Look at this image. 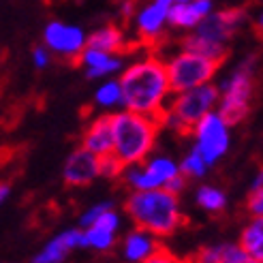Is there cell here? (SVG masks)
<instances>
[{
	"label": "cell",
	"instance_id": "cell-1",
	"mask_svg": "<svg viewBox=\"0 0 263 263\" xmlns=\"http://www.w3.org/2000/svg\"><path fill=\"white\" fill-rule=\"evenodd\" d=\"M118 82L122 88V109L143 116L161 118L174 95L165 60L159 56H143L128 64Z\"/></svg>",
	"mask_w": 263,
	"mask_h": 263
},
{
	"label": "cell",
	"instance_id": "cell-2",
	"mask_svg": "<svg viewBox=\"0 0 263 263\" xmlns=\"http://www.w3.org/2000/svg\"><path fill=\"white\" fill-rule=\"evenodd\" d=\"M124 210L135 227L159 235L161 240L174 235L184 222L178 195L167 189L130 191Z\"/></svg>",
	"mask_w": 263,
	"mask_h": 263
},
{
	"label": "cell",
	"instance_id": "cell-3",
	"mask_svg": "<svg viewBox=\"0 0 263 263\" xmlns=\"http://www.w3.org/2000/svg\"><path fill=\"white\" fill-rule=\"evenodd\" d=\"M114 126V150L111 154L122 167L143 163L150 156L156 137H159L161 120L154 116H143L128 109L111 114Z\"/></svg>",
	"mask_w": 263,
	"mask_h": 263
},
{
	"label": "cell",
	"instance_id": "cell-4",
	"mask_svg": "<svg viewBox=\"0 0 263 263\" xmlns=\"http://www.w3.org/2000/svg\"><path fill=\"white\" fill-rule=\"evenodd\" d=\"M218 99L220 92L214 84H203L193 90L176 92L169 99L159 120L161 124H165L167 128L176 130L180 135H191L195 124L210 111H214V107H218Z\"/></svg>",
	"mask_w": 263,
	"mask_h": 263
},
{
	"label": "cell",
	"instance_id": "cell-5",
	"mask_svg": "<svg viewBox=\"0 0 263 263\" xmlns=\"http://www.w3.org/2000/svg\"><path fill=\"white\" fill-rule=\"evenodd\" d=\"M253 75H255V58L242 60L233 73L218 86L220 99H218V114L225 118L229 126L240 124L248 116L251 109V97H253Z\"/></svg>",
	"mask_w": 263,
	"mask_h": 263
},
{
	"label": "cell",
	"instance_id": "cell-6",
	"mask_svg": "<svg viewBox=\"0 0 263 263\" xmlns=\"http://www.w3.org/2000/svg\"><path fill=\"white\" fill-rule=\"evenodd\" d=\"M218 60L205 58L197 51L191 49H180L176 56H172L165 67H167V75H169V86L172 92H184V90H193L197 86L210 84L212 77L216 75V71L220 69Z\"/></svg>",
	"mask_w": 263,
	"mask_h": 263
},
{
	"label": "cell",
	"instance_id": "cell-7",
	"mask_svg": "<svg viewBox=\"0 0 263 263\" xmlns=\"http://www.w3.org/2000/svg\"><path fill=\"white\" fill-rule=\"evenodd\" d=\"M180 174V165L169 156H148L143 163L122 167L120 178L128 184L130 191L165 189V184Z\"/></svg>",
	"mask_w": 263,
	"mask_h": 263
},
{
	"label": "cell",
	"instance_id": "cell-8",
	"mask_svg": "<svg viewBox=\"0 0 263 263\" xmlns=\"http://www.w3.org/2000/svg\"><path fill=\"white\" fill-rule=\"evenodd\" d=\"M195 150L203 156L208 167L216 165L229 150V124L216 109L203 116L193 128Z\"/></svg>",
	"mask_w": 263,
	"mask_h": 263
},
{
	"label": "cell",
	"instance_id": "cell-9",
	"mask_svg": "<svg viewBox=\"0 0 263 263\" xmlns=\"http://www.w3.org/2000/svg\"><path fill=\"white\" fill-rule=\"evenodd\" d=\"M43 43L51 54H58L62 58H80L88 45V34L80 26L49 22L43 28Z\"/></svg>",
	"mask_w": 263,
	"mask_h": 263
},
{
	"label": "cell",
	"instance_id": "cell-10",
	"mask_svg": "<svg viewBox=\"0 0 263 263\" xmlns=\"http://www.w3.org/2000/svg\"><path fill=\"white\" fill-rule=\"evenodd\" d=\"M244 22H246L244 9H225V11H216L205 15L193 28V32L208 39V41L227 45L233 39V34L244 26Z\"/></svg>",
	"mask_w": 263,
	"mask_h": 263
},
{
	"label": "cell",
	"instance_id": "cell-11",
	"mask_svg": "<svg viewBox=\"0 0 263 263\" xmlns=\"http://www.w3.org/2000/svg\"><path fill=\"white\" fill-rule=\"evenodd\" d=\"M101 176V156L92 154L86 148H77L69 154V159L64 161L62 178L64 184L69 186H88Z\"/></svg>",
	"mask_w": 263,
	"mask_h": 263
},
{
	"label": "cell",
	"instance_id": "cell-12",
	"mask_svg": "<svg viewBox=\"0 0 263 263\" xmlns=\"http://www.w3.org/2000/svg\"><path fill=\"white\" fill-rule=\"evenodd\" d=\"M172 5H174V0H152L148 7H143L135 15L137 32L143 41H156L163 34Z\"/></svg>",
	"mask_w": 263,
	"mask_h": 263
},
{
	"label": "cell",
	"instance_id": "cell-13",
	"mask_svg": "<svg viewBox=\"0 0 263 263\" xmlns=\"http://www.w3.org/2000/svg\"><path fill=\"white\" fill-rule=\"evenodd\" d=\"M82 148L90 150L97 156H107L114 150V126H111V114H101L92 120L84 135H82Z\"/></svg>",
	"mask_w": 263,
	"mask_h": 263
},
{
	"label": "cell",
	"instance_id": "cell-14",
	"mask_svg": "<svg viewBox=\"0 0 263 263\" xmlns=\"http://www.w3.org/2000/svg\"><path fill=\"white\" fill-rule=\"evenodd\" d=\"M161 248H163V242L159 235H154L146 229H139V227L128 231L122 240V255L128 263H143L154 253H159Z\"/></svg>",
	"mask_w": 263,
	"mask_h": 263
},
{
	"label": "cell",
	"instance_id": "cell-15",
	"mask_svg": "<svg viewBox=\"0 0 263 263\" xmlns=\"http://www.w3.org/2000/svg\"><path fill=\"white\" fill-rule=\"evenodd\" d=\"M77 60L84 67L88 80H107V77L122 69V58L118 54H107V51H101L88 45Z\"/></svg>",
	"mask_w": 263,
	"mask_h": 263
},
{
	"label": "cell",
	"instance_id": "cell-16",
	"mask_svg": "<svg viewBox=\"0 0 263 263\" xmlns=\"http://www.w3.org/2000/svg\"><path fill=\"white\" fill-rule=\"evenodd\" d=\"M82 244V229H67L60 231L56 238H51L41 251H39L30 263H62L71 251L80 248Z\"/></svg>",
	"mask_w": 263,
	"mask_h": 263
},
{
	"label": "cell",
	"instance_id": "cell-17",
	"mask_svg": "<svg viewBox=\"0 0 263 263\" xmlns=\"http://www.w3.org/2000/svg\"><path fill=\"white\" fill-rule=\"evenodd\" d=\"M212 13V0H191V3H174L169 9L167 24L174 28H195L205 15Z\"/></svg>",
	"mask_w": 263,
	"mask_h": 263
},
{
	"label": "cell",
	"instance_id": "cell-18",
	"mask_svg": "<svg viewBox=\"0 0 263 263\" xmlns=\"http://www.w3.org/2000/svg\"><path fill=\"white\" fill-rule=\"evenodd\" d=\"M195 263H257L240 244H212L203 246L193 257Z\"/></svg>",
	"mask_w": 263,
	"mask_h": 263
},
{
	"label": "cell",
	"instance_id": "cell-19",
	"mask_svg": "<svg viewBox=\"0 0 263 263\" xmlns=\"http://www.w3.org/2000/svg\"><path fill=\"white\" fill-rule=\"evenodd\" d=\"M124 41H126L124 34L116 26H103V28L88 34V47L107 51V54H120V49L124 47Z\"/></svg>",
	"mask_w": 263,
	"mask_h": 263
},
{
	"label": "cell",
	"instance_id": "cell-20",
	"mask_svg": "<svg viewBox=\"0 0 263 263\" xmlns=\"http://www.w3.org/2000/svg\"><path fill=\"white\" fill-rule=\"evenodd\" d=\"M240 246L251 255L257 263L263 261V216H255L248 225L242 229Z\"/></svg>",
	"mask_w": 263,
	"mask_h": 263
},
{
	"label": "cell",
	"instance_id": "cell-21",
	"mask_svg": "<svg viewBox=\"0 0 263 263\" xmlns=\"http://www.w3.org/2000/svg\"><path fill=\"white\" fill-rule=\"evenodd\" d=\"M182 49L197 51V54H201V56H205V58H212V60H218V62H222V60L227 58V54H229L227 45L208 41V39L195 34V32H191L189 36L182 39Z\"/></svg>",
	"mask_w": 263,
	"mask_h": 263
},
{
	"label": "cell",
	"instance_id": "cell-22",
	"mask_svg": "<svg viewBox=\"0 0 263 263\" xmlns=\"http://www.w3.org/2000/svg\"><path fill=\"white\" fill-rule=\"evenodd\" d=\"M95 105L107 114L116 107H122V88L118 80H105L97 90H95Z\"/></svg>",
	"mask_w": 263,
	"mask_h": 263
},
{
	"label": "cell",
	"instance_id": "cell-23",
	"mask_svg": "<svg viewBox=\"0 0 263 263\" xmlns=\"http://www.w3.org/2000/svg\"><path fill=\"white\" fill-rule=\"evenodd\" d=\"M116 244V231H109L99 225H90L82 229V244L80 248H92V251H109Z\"/></svg>",
	"mask_w": 263,
	"mask_h": 263
},
{
	"label": "cell",
	"instance_id": "cell-24",
	"mask_svg": "<svg viewBox=\"0 0 263 263\" xmlns=\"http://www.w3.org/2000/svg\"><path fill=\"white\" fill-rule=\"evenodd\" d=\"M195 201H197V205H201L205 212L216 214V212H222V210H225V205H227V195L222 193L220 189L208 186V184H205V186L197 189Z\"/></svg>",
	"mask_w": 263,
	"mask_h": 263
},
{
	"label": "cell",
	"instance_id": "cell-25",
	"mask_svg": "<svg viewBox=\"0 0 263 263\" xmlns=\"http://www.w3.org/2000/svg\"><path fill=\"white\" fill-rule=\"evenodd\" d=\"M208 163L203 161V156L197 152L195 148L184 156V161L180 163V174L186 178H203L208 174Z\"/></svg>",
	"mask_w": 263,
	"mask_h": 263
},
{
	"label": "cell",
	"instance_id": "cell-26",
	"mask_svg": "<svg viewBox=\"0 0 263 263\" xmlns=\"http://www.w3.org/2000/svg\"><path fill=\"white\" fill-rule=\"evenodd\" d=\"M111 208H114V201H101V203H95V205H90L88 210H84V214L80 216V229L90 227L103 212H107V210H111Z\"/></svg>",
	"mask_w": 263,
	"mask_h": 263
},
{
	"label": "cell",
	"instance_id": "cell-27",
	"mask_svg": "<svg viewBox=\"0 0 263 263\" xmlns=\"http://www.w3.org/2000/svg\"><path fill=\"white\" fill-rule=\"evenodd\" d=\"M120 174H122V165L118 163V159L114 154L101 156V176H105V178H120Z\"/></svg>",
	"mask_w": 263,
	"mask_h": 263
},
{
	"label": "cell",
	"instance_id": "cell-28",
	"mask_svg": "<svg viewBox=\"0 0 263 263\" xmlns=\"http://www.w3.org/2000/svg\"><path fill=\"white\" fill-rule=\"evenodd\" d=\"M143 263H195V261L193 259H182V257H178L174 253H169L167 248H161L159 253H154L150 259H146Z\"/></svg>",
	"mask_w": 263,
	"mask_h": 263
},
{
	"label": "cell",
	"instance_id": "cell-29",
	"mask_svg": "<svg viewBox=\"0 0 263 263\" xmlns=\"http://www.w3.org/2000/svg\"><path fill=\"white\" fill-rule=\"evenodd\" d=\"M246 208L248 212L253 216H263V186L257 189V191H251V197L246 201Z\"/></svg>",
	"mask_w": 263,
	"mask_h": 263
},
{
	"label": "cell",
	"instance_id": "cell-30",
	"mask_svg": "<svg viewBox=\"0 0 263 263\" xmlns=\"http://www.w3.org/2000/svg\"><path fill=\"white\" fill-rule=\"evenodd\" d=\"M32 64L36 69H47L51 64V51L47 47H34L32 49Z\"/></svg>",
	"mask_w": 263,
	"mask_h": 263
},
{
	"label": "cell",
	"instance_id": "cell-31",
	"mask_svg": "<svg viewBox=\"0 0 263 263\" xmlns=\"http://www.w3.org/2000/svg\"><path fill=\"white\" fill-rule=\"evenodd\" d=\"M184 186H186V176H182V174H178L176 178H172V180L165 184V189L172 191V193H176V195H180V193L184 191Z\"/></svg>",
	"mask_w": 263,
	"mask_h": 263
},
{
	"label": "cell",
	"instance_id": "cell-32",
	"mask_svg": "<svg viewBox=\"0 0 263 263\" xmlns=\"http://www.w3.org/2000/svg\"><path fill=\"white\" fill-rule=\"evenodd\" d=\"M9 195H11V186L7 182H0V205L9 199Z\"/></svg>",
	"mask_w": 263,
	"mask_h": 263
},
{
	"label": "cell",
	"instance_id": "cell-33",
	"mask_svg": "<svg viewBox=\"0 0 263 263\" xmlns=\"http://www.w3.org/2000/svg\"><path fill=\"white\" fill-rule=\"evenodd\" d=\"M263 186V169H261V172L257 174V178L253 180V184H251V191H257V189H261Z\"/></svg>",
	"mask_w": 263,
	"mask_h": 263
},
{
	"label": "cell",
	"instance_id": "cell-34",
	"mask_svg": "<svg viewBox=\"0 0 263 263\" xmlns=\"http://www.w3.org/2000/svg\"><path fill=\"white\" fill-rule=\"evenodd\" d=\"M257 32H261V34H263V13H261V17L257 20Z\"/></svg>",
	"mask_w": 263,
	"mask_h": 263
},
{
	"label": "cell",
	"instance_id": "cell-35",
	"mask_svg": "<svg viewBox=\"0 0 263 263\" xmlns=\"http://www.w3.org/2000/svg\"><path fill=\"white\" fill-rule=\"evenodd\" d=\"M174 3H191V0H174Z\"/></svg>",
	"mask_w": 263,
	"mask_h": 263
},
{
	"label": "cell",
	"instance_id": "cell-36",
	"mask_svg": "<svg viewBox=\"0 0 263 263\" xmlns=\"http://www.w3.org/2000/svg\"><path fill=\"white\" fill-rule=\"evenodd\" d=\"M259 263H263V261H259Z\"/></svg>",
	"mask_w": 263,
	"mask_h": 263
}]
</instances>
